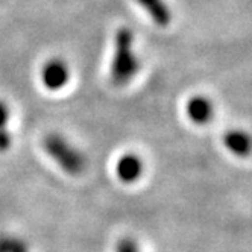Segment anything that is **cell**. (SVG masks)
Instances as JSON below:
<instances>
[{
  "label": "cell",
  "mask_w": 252,
  "mask_h": 252,
  "mask_svg": "<svg viewBox=\"0 0 252 252\" xmlns=\"http://www.w3.org/2000/svg\"><path fill=\"white\" fill-rule=\"evenodd\" d=\"M44 149L53 161L70 175H79L85 169V157L82 152L60 134L46 135Z\"/></svg>",
  "instance_id": "7a4b0ae2"
},
{
  "label": "cell",
  "mask_w": 252,
  "mask_h": 252,
  "mask_svg": "<svg viewBox=\"0 0 252 252\" xmlns=\"http://www.w3.org/2000/svg\"><path fill=\"white\" fill-rule=\"evenodd\" d=\"M9 252H29V249H28V245H26V242L23 239L12 237Z\"/></svg>",
  "instance_id": "30bf717a"
},
{
  "label": "cell",
  "mask_w": 252,
  "mask_h": 252,
  "mask_svg": "<svg viewBox=\"0 0 252 252\" xmlns=\"http://www.w3.org/2000/svg\"><path fill=\"white\" fill-rule=\"evenodd\" d=\"M223 143L226 149L236 157L245 158L252 154V138L243 131L239 129L228 131L223 135Z\"/></svg>",
  "instance_id": "5b68a950"
},
{
  "label": "cell",
  "mask_w": 252,
  "mask_h": 252,
  "mask_svg": "<svg viewBox=\"0 0 252 252\" xmlns=\"http://www.w3.org/2000/svg\"><path fill=\"white\" fill-rule=\"evenodd\" d=\"M68 79H70L68 65L60 58L49 60L41 70V81L44 87L52 90V92H58V90L65 87Z\"/></svg>",
  "instance_id": "3957f363"
},
{
  "label": "cell",
  "mask_w": 252,
  "mask_h": 252,
  "mask_svg": "<svg viewBox=\"0 0 252 252\" xmlns=\"http://www.w3.org/2000/svg\"><path fill=\"white\" fill-rule=\"evenodd\" d=\"M11 240H12V237L5 236V234H2V236H0V252H9Z\"/></svg>",
  "instance_id": "7c38bea8"
},
{
  "label": "cell",
  "mask_w": 252,
  "mask_h": 252,
  "mask_svg": "<svg viewBox=\"0 0 252 252\" xmlns=\"http://www.w3.org/2000/svg\"><path fill=\"white\" fill-rule=\"evenodd\" d=\"M8 120H9V108L5 102L0 100V128L6 126Z\"/></svg>",
  "instance_id": "8fae6325"
},
{
  "label": "cell",
  "mask_w": 252,
  "mask_h": 252,
  "mask_svg": "<svg viewBox=\"0 0 252 252\" xmlns=\"http://www.w3.org/2000/svg\"><path fill=\"white\" fill-rule=\"evenodd\" d=\"M116 252H140L138 245L135 243V240L125 237L122 240H119L117 246H116Z\"/></svg>",
  "instance_id": "ba28073f"
},
{
  "label": "cell",
  "mask_w": 252,
  "mask_h": 252,
  "mask_svg": "<svg viewBox=\"0 0 252 252\" xmlns=\"http://www.w3.org/2000/svg\"><path fill=\"white\" fill-rule=\"evenodd\" d=\"M137 3L151 15L155 25L167 26L170 23L172 12L164 0H137Z\"/></svg>",
  "instance_id": "52a82bcc"
},
{
  "label": "cell",
  "mask_w": 252,
  "mask_h": 252,
  "mask_svg": "<svg viewBox=\"0 0 252 252\" xmlns=\"http://www.w3.org/2000/svg\"><path fill=\"white\" fill-rule=\"evenodd\" d=\"M11 146V134L6 126L0 128V152H5Z\"/></svg>",
  "instance_id": "9c48e42d"
},
{
  "label": "cell",
  "mask_w": 252,
  "mask_h": 252,
  "mask_svg": "<svg viewBox=\"0 0 252 252\" xmlns=\"http://www.w3.org/2000/svg\"><path fill=\"white\" fill-rule=\"evenodd\" d=\"M187 116L196 125H205L213 117V105L205 96H193L187 102Z\"/></svg>",
  "instance_id": "8992f818"
},
{
  "label": "cell",
  "mask_w": 252,
  "mask_h": 252,
  "mask_svg": "<svg viewBox=\"0 0 252 252\" xmlns=\"http://www.w3.org/2000/svg\"><path fill=\"white\" fill-rule=\"evenodd\" d=\"M132 46V31L129 28H120L114 37V57L111 64V81L116 85H126L131 82L140 68Z\"/></svg>",
  "instance_id": "6da1fadb"
},
{
  "label": "cell",
  "mask_w": 252,
  "mask_h": 252,
  "mask_svg": "<svg viewBox=\"0 0 252 252\" xmlns=\"http://www.w3.org/2000/svg\"><path fill=\"white\" fill-rule=\"evenodd\" d=\"M116 172L120 181L123 183H135L143 173V161L135 154H125L119 158Z\"/></svg>",
  "instance_id": "277c9868"
}]
</instances>
